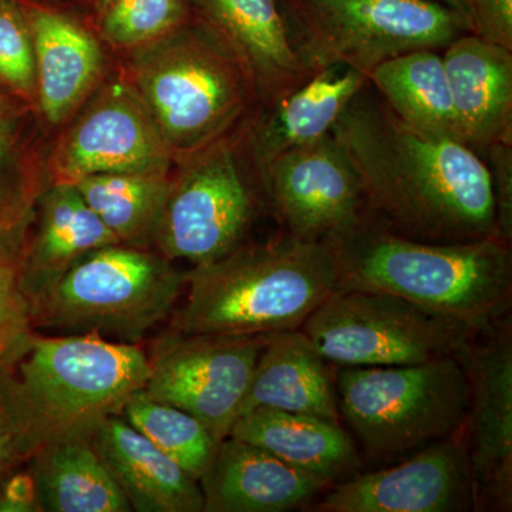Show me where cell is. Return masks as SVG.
<instances>
[{
  "label": "cell",
  "mask_w": 512,
  "mask_h": 512,
  "mask_svg": "<svg viewBox=\"0 0 512 512\" xmlns=\"http://www.w3.org/2000/svg\"><path fill=\"white\" fill-rule=\"evenodd\" d=\"M332 134L359 175L370 217L394 234L437 244L498 238L484 158L399 119L369 82Z\"/></svg>",
  "instance_id": "6da1fadb"
},
{
  "label": "cell",
  "mask_w": 512,
  "mask_h": 512,
  "mask_svg": "<svg viewBox=\"0 0 512 512\" xmlns=\"http://www.w3.org/2000/svg\"><path fill=\"white\" fill-rule=\"evenodd\" d=\"M148 370L138 345L33 330L0 365V406L19 460L59 441L92 439L144 389Z\"/></svg>",
  "instance_id": "7a4b0ae2"
},
{
  "label": "cell",
  "mask_w": 512,
  "mask_h": 512,
  "mask_svg": "<svg viewBox=\"0 0 512 512\" xmlns=\"http://www.w3.org/2000/svg\"><path fill=\"white\" fill-rule=\"evenodd\" d=\"M340 288L392 293L456 320L473 333L490 329L511 305V245L498 238L416 241L370 217L326 242Z\"/></svg>",
  "instance_id": "3957f363"
},
{
  "label": "cell",
  "mask_w": 512,
  "mask_h": 512,
  "mask_svg": "<svg viewBox=\"0 0 512 512\" xmlns=\"http://www.w3.org/2000/svg\"><path fill=\"white\" fill-rule=\"evenodd\" d=\"M187 298L170 329L208 335H274L301 329L338 288V266L326 242L282 234L242 244L210 264L184 272Z\"/></svg>",
  "instance_id": "277c9868"
},
{
  "label": "cell",
  "mask_w": 512,
  "mask_h": 512,
  "mask_svg": "<svg viewBox=\"0 0 512 512\" xmlns=\"http://www.w3.org/2000/svg\"><path fill=\"white\" fill-rule=\"evenodd\" d=\"M130 83L175 163L234 133L258 110L244 67L200 18L133 50Z\"/></svg>",
  "instance_id": "5b68a950"
},
{
  "label": "cell",
  "mask_w": 512,
  "mask_h": 512,
  "mask_svg": "<svg viewBox=\"0 0 512 512\" xmlns=\"http://www.w3.org/2000/svg\"><path fill=\"white\" fill-rule=\"evenodd\" d=\"M184 286V272L160 252L109 245L77 259L30 301L33 328L138 345L170 318Z\"/></svg>",
  "instance_id": "8992f818"
},
{
  "label": "cell",
  "mask_w": 512,
  "mask_h": 512,
  "mask_svg": "<svg viewBox=\"0 0 512 512\" xmlns=\"http://www.w3.org/2000/svg\"><path fill=\"white\" fill-rule=\"evenodd\" d=\"M458 355L419 365L342 367L336 373L340 419L367 460L387 466L463 433L470 387Z\"/></svg>",
  "instance_id": "52a82bcc"
},
{
  "label": "cell",
  "mask_w": 512,
  "mask_h": 512,
  "mask_svg": "<svg viewBox=\"0 0 512 512\" xmlns=\"http://www.w3.org/2000/svg\"><path fill=\"white\" fill-rule=\"evenodd\" d=\"M293 46L313 73L345 66L366 74L419 49H446L471 33L439 0H278Z\"/></svg>",
  "instance_id": "ba28073f"
},
{
  "label": "cell",
  "mask_w": 512,
  "mask_h": 512,
  "mask_svg": "<svg viewBox=\"0 0 512 512\" xmlns=\"http://www.w3.org/2000/svg\"><path fill=\"white\" fill-rule=\"evenodd\" d=\"M328 363L407 366L457 356L476 333L392 293L338 288L301 328Z\"/></svg>",
  "instance_id": "9c48e42d"
},
{
  "label": "cell",
  "mask_w": 512,
  "mask_h": 512,
  "mask_svg": "<svg viewBox=\"0 0 512 512\" xmlns=\"http://www.w3.org/2000/svg\"><path fill=\"white\" fill-rule=\"evenodd\" d=\"M247 123L184 160L171 177L153 234V247L170 261L210 264L244 244L256 214L242 157Z\"/></svg>",
  "instance_id": "30bf717a"
},
{
  "label": "cell",
  "mask_w": 512,
  "mask_h": 512,
  "mask_svg": "<svg viewBox=\"0 0 512 512\" xmlns=\"http://www.w3.org/2000/svg\"><path fill=\"white\" fill-rule=\"evenodd\" d=\"M271 335H208L170 329L151 345L144 392L227 439Z\"/></svg>",
  "instance_id": "8fae6325"
},
{
  "label": "cell",
  "mask_w": 512,
  "mask_h": 512,
  "mask_svg": "<svg viewBox=\"0 0 512 512\" xmlns=\"http://www.w3.org/2000/svg\"><path fill=\"white\" fill-rule=\"evenodd\" d=\"M47 163L52 183L97 174H170V148L130 82L107 84L73 117Z\"/></svg>",
  "instance_id": "7c38bea8"
},
{
  "label": "cell",
  "mask_w": 512,
  "mask_h": 512,
  "mask_svg": "<svg viewBox=\"0 0 512 512\" xmlns=\"http://www.w3.org/2000/svg\"><path fill=\"white\" fill-rule=\"evenodd\" d=\"M470 387L463 429L474 510H512V332L501 319L460 353Z\"/></svg>",
  "instance_id": "4fadbf2b"
},
{
  "label": "cell",
  "mask_w": 512,
  "mask_h": 512,
  "mask_svg": "<svg viewBox=\"0 0 512 512\" xmlns=\"http://www.w3.org/2000/svg\"><path fill=\"white\" fill-rule=\"evenodd\" d=\"M259 181L285 234L303 241H332L367 214L359 175L332 133L275 158Z\"/></svg>",
  "instance_id": "5bb4252c"
},
{
  "label": "cell",
  "mask_w": 512,
  "mask_h": 512,
  "mask_svg": "<svg viewBox=\"0 0 512 512\" xmlns=\"http://www.w3.org/2000/svg\"><path fill=\"white\" fill-rule=\"evenodd\" d=\"M474 510L463 433L434 441L403 461L333 484L319 512H454Z\"/></svg>",
  "instance_id": "9a60e30c"
},
{
  "label": "cell",
  "mask_w": 512,
  "mask_h": 512,
  "mask_svg": "<svg viewBox=\"0 0 512 512\" xmlns=\"http://www.w3.org/2000/svg\"><path fill=\"white\" fill-rule=\"evenodd\" d=\"M198 18L237 57L254 84L258 109L313 76L293 46L278 0H192Z\"/></svg>",
  "instance_id": "2e32d148"
},
{
  "label": "cell",
  "mask_w": 512,
  "mask_h": 512,
  "mask_svg": "<svg viewBox=\"0 0 512 512\" xmlns=\"http://www.w3.org/2000/svg\"><path fill=\"white\" fill-rule=\"evenodd\" d=\"M367 82L366 74L349 67H325L284 99L256 110L245 127L244 144L258 177L275 158L332 133Z\"/></svg>",
  "instance_id": "e0dca14e"
},
{
  "label": "cell",
  "mask_w": 512,
  "mask_h": 512,
  "mask_svg": "<svg viewBox=\"0 0 512 512\" xmlns=\"http://www.w3.org/2000/svg\"><path fill=\"white\" fill-rule=\"evenodd\" d=\"M25 6L35 49L37 106L53 126L73 119L103 79L97 37L57 10Z\"/></svg>",
  "instance_id": "ac0fdd59"
},
{
  "label": "cell",
  "mask_w": 512,
  "mask_h": 512,
  "mask_svg": "<svg viewBox=\"0 0 512 512\" xmlns=\"http://www.w3.org/2000/svg\"><path fill=\"white\" fill-rule=\"evenodd\" d=\"M441 55L464 143L481 157L512 144V50L464 33Z\"/></svg>",
  "instance_id": "d6986e66"
},
{
  "label": "cell",
  "mask_w": 512,
  "mask_h": 512,
  "mask_svg": "<svg viewBox=\"0 0 512 512\" xmlns=\"http://www.w3.org/2000/svg\"><path fill=\"white\" fill-rule=\"evenodd\" d=\"M204 512H285L309 503L323 488L274 454L227 437L200 478Z\"/></svg>",
  "instance_id": "ffe728a7"
},
{
  "label": "cell",
  "mask_w": 512,
  "mask_h": 512,
  "mask_svg": "<svg viewBox=\"0 0 512 512\" xmlns=\"http://www.w3.org/2000/svg\"><path fill=\"white\" fill-rule=\"evenodd\" d=\"M90 440L126 495L131 510L204 512V495L198 480L121 414L103 421Z\"/></svg>",
  "instance_id": "44dd1931"
},
{
  "label": "cell",
  "mask_w": 512,
  "mask_h": 512,
  "mask_svg": "<svg viewBox=\"0 0 512 512\" xmlns=\"http://www.w3.org/2000/svg\"><path fill=\"white\" fill-rule=\"evenodd\" d=\"M228 437L264 448L325 485L348 480L360 467L355 441L340 421L323 417L259 407L239 416Z\"/></svg>",
  "instance_id": "7402d4cb"
},
{
  "label": "cell",
  "mask_w": 512,
  "mask_h": 512,
  "mask_svg": "<svg viewBox=\"0 0 512 512\" xmlns=\"http://www.w3.org/2000/svg\"><path fill=\"white\" fill-rule=\"evenodd\" d=\"M36 231L26 239L22 284L32 301L82 256L120 244L73 183H50L36 208Z\"/></svg>",
  "instance_id": "603a6c76"
},
{
  "label": "cell",
  "mask_w": 512,
  "mask_h": 512,
  "mask_svg": "<svg viewBox=\"0 0 512 512\" xmlns=\"http://www.w3.org/2000/svg\"><path fill=\"white\" fill-rule=\"evenodd\" d=\"M259 407L340 421L335 377L301 329L269 336L239 416Z\"/></svg>",
  "instance_id": "cb8c5ba5"
},
{
  "label": "cell",
  "mask_w": 512,
  "mask_h": 512,
  "mask_svg": "<svg viewBox=\"0 0 512 512\" xmlns=\"http://www.w3.org/2000/svg\"><path fill=\"white\" fill-rule=\"evenodd\" d=\"M29 460L42 512L133 511L90 439L49 444Z\"/></svg>",
  "instance_id": "d4e9b609"
},
{
  "label": "cell",
  "mask_w": 512,
  "mask_h": 512,
  "mask_svg": "<svg viewBox=\"0 0 512 512\" xmlns=\"http://www.w3.org/2000/svg\"><path fill=\"white\" fill-rule=\"evenodd\" d=\"M367 80L410 126L463 141L440 50L419 49L393 57L376 66Z\"/></svg>",
  "instance_id": "484cf974"
},
{
  "label": "cell",
  "mask_w": 512,
  "mask_h": 512,
  "mask_svg": "<svg viewBox=\"0 0 512 512\" xmlns=\"http://www.w3.org/2000/svg\"><path fill=\"white\" fill-rule=\"evenodd\" d=\"M97 217L128 247H153L170 174H97L73 183Z\"/></svg>",
  "instance_id": "4316f807"
},
{
  "label": "cell",
  "mask_w": 512,
  "mask_h": 512,
  "mask_svg": "<svg viewBox=\"0 0 512 512\" xmlns=\"http://www.w3.org/2000/svg\"><path fill=\"white\" fill-rule=\"evenodd\" d=\"M121 416L198 481L220 444L200 420L151 399L143 389L128 400Z\"/></svg>",
  "instance_id": "83f0119b"
},
{
  "label": "cell",
  "mask_w": 512,
  "mask_h": 512,
  "mask_svg": "<svg viewBox=\"0 0 512 512\" xmlns=\"http://www.w3.org/2000/svg\"><path fill=\"white\" fill-rule=\"evenodd\" d=\"M50 183L16 134L0 138V247L26 244L37 202Z\"/></svg>",
  "instance_id": "f1b7e54d"
},
{
  "label": "cell",
  "mask_w": 512,
  "mask_h": 512,
  "mask_svg": "<svg viewBox=\"0 0 512 512\" xmlns=\"http://www.w3.org/2000/svg\"><path fill=\"white\" fill-rule=\"evenodd\" d=\"M190 19L188 0H113L100 30L117 49L137 50L170 35Z\"/></svg>",
  "instance_id": "f546056e"
},
{
  "label": "cell",
  "mask_w": 512,
  "mask_h": 512,
  "mask_svg": "<svg viewBox=\"0 0 512 512\" xmlns=\"http://www.w3.org/2000/svg\"><path fill=\"white\" fill-rule=\"evenodd\" d=\"M0 86L37 103L35 49L20 0H0Z\"/></svg>",
  "instance_id": "4dcf8cb0"
},
{
  "label": "cell",
  "mask_w": 512,
  "mask_h": 512,
  "mask_svg": "<svg viewBox=\"0 0 512 512\" xmlns=\"http://www.w3.org/2000/svg\"><path fill=\"white\" fill-rule=\"evenodd\" d=\"M25 245L0 247V365L35 330L32 306L22 284Z\"/></svg>",
  "instance_id": "1f68e13d"
},
{
  "label": "cell",
  "mask_w": 512,
  "mask_h": 512,
  "mask_svg": "<svg viewBox=\"0 0 512 512\" xmlns=\"http://www.w3.org/2000/svg\"><path fill=\"white\" fill-rule=\"evenodd\" d=\"M490 171L497 235L505 244H512V144H495L483 156Z\"/></svg>",
  "instance_id": "d6a6232c"
},
{
  "label": "cell",
  "mask_w": 512,
  "mask_h": 512,
  "mask_svg": "<svg viewBox=\"0 0 512 512\" xmlns=\"http://www.w3.org/2000/svg\"><path fill=\"white\" fill-rule=\"evenodd\" d=\"M473 35L512 50V0H474Z\"/></svg>",
  "instance_id": "836d02e7"
},
{
  "label": "cell",
  "mask_w": 512,
  "mask_h": 512,
  "mask_svg": "<svg viewBox=\"0 0 512 512\" xmlns=\"http://www.w3.org/2000/svg\"><path fill=\"white\" fill-rule=\"evenodd\" d=\"M0 512H42L32 473H16L0 484Z\"/></svg>",
  "instance_id": "e575fe53"
},
{
  "label": "cell",
  "mask_w": 512,
  "mask_h": 512,
  "mask_svg": "<svg viewBox=\"0 0 512 512\" xmlns=\"http://www.w3.org/2000/svg\"><path fill=\"white\" fill-rule=\"evenodd\" d=\"M19 461L15 444H13L12 434H10L5 414H3L2 406H0V484L9 476L12 468Z\"/></svg>",
  "instance_id": "d590c367"
},
{
  "label": "cell",
  "mask_w": 512,
  "mask_h": 512,
  "mask_svg": "<svg viewBox=\"0 0 512 512\" xmlns=\"http://www.w3.org/2000/svg\"><path fill=\"white\" fill-rule=\"evenodd\" d=\"M16 109L12 100L0 90V138L15 134Z\"/></svg>",
  "instance_id": "8d00e7d4"
},
{
  "label": "cell",
  "mask_w": 512,
  "mask_h": 512,
  "mask_svg": "<svg viewBox=\"0 0 512 512\" xmlns=\"http://www.w3.org/2000/svg\"><path fill=\"white\" fill-rule=\"evenodd\" d=\"M439 2L447 5L448 8L456 10L458 15L463 16L470 26L471 33H473V15H474V0H439Z\"/></svg>",
  "instance_id": "74e56055"
},
{
  "label": "cell",
  "mask_w": 512,
  "mask_h": 512,
  "mask_svg": "<svg viewBox=\"0 0 512 512\" xmlns=\"http://www.w3.org/2000/svg\"><path fill=\"white\" fill-rule=\"evenodd\" d=\"M111 2H113V0H94V5L97 6V9H99L101 13Z\"/></svg>",
  "instance_id": "f35d334b"
}]
</instances>
